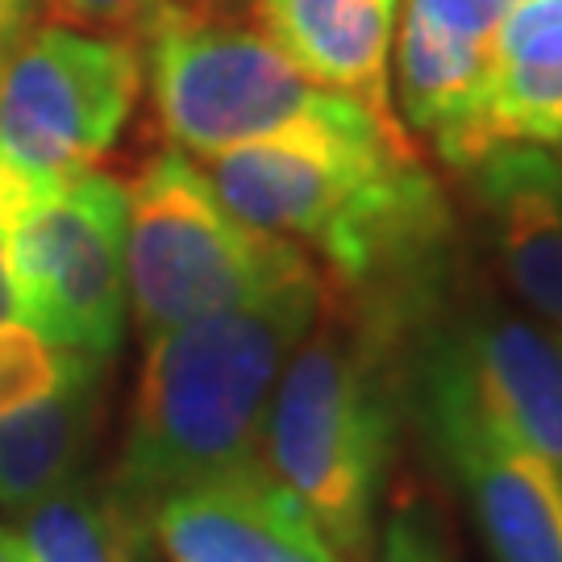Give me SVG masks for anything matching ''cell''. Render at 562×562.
I'll use <instances>...</instances> for the list:
<instances>
[{
	"mask_svg": "<svg viewBox=\"0 0 562 562\" xmlns=\"http://www.w3.org/2000/svg\"><path fill=\"white\" fill-rule=\"evenodd\" d=\"M225 209L322 255L367 308L404 317L446 241V204L401 121L359 101L204 159Z\"/></svg>",
	"mask_w": 562,
	"mask_h": 562,
	"instance_id": "6da1fadb",
	"label": "cell"
},
{
	"mask_svg": "<svg viewBox=\"0 0 562 562\" xmlns=\"http://www.w3.org/2000/svg\"><path fill=\"white\" fill-rule=\"evenodd\" d=\"M325 276H304L146 341L109 483L142 513L183 487L262 462V425L292 350L313 329Z\"/></svg>",
	"mask_w": 562,
	"mask_h": 562,
	"instance_id": "7a4b0ae2",
	"label": "cell"
},
{
	"mask_svg": "<svg viewBox=\"0 0 562 562\" xmlns=\"http://www.w3.org/2000/svg\"><path fill=\"white\" fill-rule=\"evenodd\" d=\"M392 322L346 308L325 283L313 329L292 350L262 425V462L346 562L371 554L375 504L396 442Z\"/></svg>",
	"mask_w": 562,
	"mask_h": 562,
	"instance_id": "3957f363",
	"label": "cell"
},
{
	"mask_svg": "<svg viewBox=\"0 0 562 562\" xmlns=\"http://www.w3.org/2000/svg\"><path fill=\"white\" fill-rule=\"evenodd\" d=\"M317 262L296 241L234 217L183 150H162L125 188V308L142 341L241 304Z\"/></svg>",
	"mask_w": 562,
	"mask_h": 562,
	"instance_id": "277c9868",
	"label": "cell"
},
{
	"mask_svg": "<svg viewBox=\"0 0 562 562\" xmlns=\"http://www.w3.org/2000/svg\"><path fill=\"white\" fill-rule=\"evenodd\" d=\"M142 38V76L159 130L196 159L325 117L350 101L308 80L262 30L217 9L167 13Z\"/></svg>",
	"mask_w": 562,
	"mask_h": 562,
	"instance_id": "5b68a950",
	"label": "cell"
},
{
	"mask_svg": "<svg viewBox=\"0 0 562 562\" xmlns=\"http://www.w3.org/2000/svg\"><path fill=\"white\" fill-rule=\"evenodd\" d=\"M142 92L134 38L80 25L25 30L0 55V162L30 188L92 171Z\"/></svg>",
	"mask_w": 562,
	"mask_h": 562,
	"instance_id": "8992f818",
	"label": "cell"
},
{
	"mask_svg": "<svg viewBox=\"0 0 562 562\" xmlns=\"http://www.w3.org/2000/svg\"><path fill=\"white\" fill-rule=\"evenodd\" d=\"M21 325L59 350L113 359L125 334V183L80 171L34 188L13 229Z\"/></svg>",
	"mask_w": 562,
	"mask_h": 562,
	"instance_id": "52a82bcc",
	"label": "cell"
},
{
	"mask_svg": "<svg viewBox=\"0 0 562 562\" xmlns=\"http://www.w3.org/2000/svg\"><path fill=\"white\" fill-rule=\"evenodd\" d=\"M422 413L492 562H562V480L487 408L450 341L425 359Z\"/></svg>",
	"mask_w": 562,
	"mask_h": 562,
	"instance_id": "ba28073f",
	"label": "cell"
},
{
	"mask_svg": "<svg viewBox=\"0 0 562 562\" xmlns=\"http://www.w3.org/2000/svg\"><path fill=\"white\" fill-rule=\"evenodd\" d=\"M508 142L562 146V0H517L504 13L475 109L438 155L471 171Z\"/></svg>",
	"mask_w": 562,
	"mask_h": 562,
	"instance_id": "9c48e42d",
	"label": "cell"
},
{
	"mask_svg": "<svg viewBox=\"0 0 562 562\" xmlns=\"http://www.w3.org/2000/svg\"><path fill=\"white\" fill-rule=\"evenodd\" d=\"M517 0H401L392 76L413 130L446 142L475 109L492 38Z\"/></svg>",
	"mask_w": 562,
	"mask_h": 562,
	"instance_id": "30bf717a",
	"label": "cell"
},
{
	"mask_svg": "<svg viewBox=\"0 0 562 562\" xmlns=\"http://www.w3.org/2000/svg\"><path fill=\"white\" fill-rule=\"evenodd\" d=\"M471 176L508 283L562 334V159L508 142L487 150Z\"/></svg>",
	"mask_w": 562,
	"mask_h": 562,
	"instance_id": "8fae6325",
	"label": "cell"
},
{
	"mask_svg": "<svg viewBox=\"0 0 562 562\" xmlns=\"http://www.w3.org/2000/svg\"><path fill=\"white\" fill-rule=\"evenodd\" d=\"M259 30L313 83L380 121L392 113V38L401 0H250Z\"/></svg>",
	"mask_w": 562,
	"mask_h": 562,
	"instance_id": "7c38bea8",
	"label": "cell"
},
{
	"mask_svg": "<svg viewBox=\"0 0 562 562\" xmlns=\"http://www.w3.org/2000/svg\"><path fill=\"white\" fill-rule=\"evenodd\" d=\"M104 404L109 359L80 355L46 396L0 413V508L25 513L83 475L104 425Z\"/></svg>",
	"mask_w": 562,
	"mask_h": 562,
	"instance_id": "4fadbf2b",
	"label": "cell"
},
{
	"mask_svg": "<svg viewBox=\"0 0 562 562\" xmlns=\"http://www.w3.org/2000/svg\"><path fill=\"white\" fill-rule=\"evenodd\" d=\"M487 408L562 480V341L517 317H487L446 338Z\"/></svg>",
	"mask_w": 562,
	"mask_h": 562,
	"instance_id": "5bb4252c",
	"label": "cell"
},
{
	"mask_svg": "<svg viewBox=\"0 0 562 562\" xmlns=\"http://www.w3.org/2000/svg\"><path fill=\"white\" fill-rule=\"evenodd\" d=\"M276 487L267 462L192 483L150 508L155 542L171 562H296L276 517Z\"/></svg>",
	"mask_w": 562,
	"mask_h": 562,
	"instance_id": "9a60e30c",
	"label": "cell"
},
{
	"mask_svg": "<svg viewBox=\"0 0 562 562\" xmlns=\"http://www.w3.org/2000/svg\"><path fill=\"white\" fill-rule=\"evenodd\" d=\"M25 562H155L150 513L97 475H76L34 508L18 513Z\"/></svg>",
	"mask_w": 562,
	"mask_h": 562,
	"instance_id": "2e32d148",
	"label": "cell"
},
{
	"mask_svg": "<svg viewBox=\"0 0 562 562\" xmlns=\"http://www.w3.org/2000/svg\"><path fill=\"white\" fill-rule=\"evenodd\" d=\"M76 350H59L30 325H0V413L46 396L76 367Z\"/></svg>",
	"mask_w": 562,
	"mask_h": 562,
	"instance_id": "e0dca14e",
	"label": "cell"
},
{
	"mask_svg": "<svg viewBox=\"0 0 562 562\" xmlns=\"http://www.w3.org/2000/svg\"><path fill=\"white\" fill-rule=\"evenodd\" d=\"M180 9H209V0H50V13L63 25H80L97 34L142 38L150 25Z\"/></svg>",
	"mask_w": 562,
	"mask_h": 562,
	"instance_id": "ac0fdd59",
	"label": "cell"
},
{
	"mask_svg": "<svg viewBox=\"0 0 562 562\" xmlns=\"http://www.w3.org/2000/svg\"><path fill=\"white\" fill-rule=\"evenodd\" d=\"M371 562H454L434 513L417 501H401L380 529Z\"/></svg>",
	"mask_w": 562,
	"mask_h": 562,
	"instance_id": "d6986e66",
	"label": "cell"
},
{
	"mask_svg": "<svg viewBox=\"0 0 562 562\" xmlns=\"http://www.w3.org/2000/svg\"><path fill=\"white\" fill-rule=\"evenodd\" d=\"M30 192L34 188L0 162V325L21 322L18 276H13V229H18L21 204L30 201Z\"/></svg>",
	"mask_w": 562,
	"mask_h": 562,
	"instance_id": "ffe728a7",
	"label": "cell"
},
{
	"mask_svg": "<svg viewBox=\"0 0 562 562\" xmlns=\"http://www.w3.org/2000/svg\"><path fill=\"white\" fill-rule=\"evenodd\" d=\"M276 517H280V529H283L288 550H292V559L296 562H346L338 550H334V542L317 529V521L304 513V504L296 501L283 483L276 487Z\"/></svg>",
	"mask_w": 562,
	"mask_h": 562,
	"instance_id": "44dd1931",
	"label": "cell"
},
{
	"mask_svg": "<svg viewBox=\"0 0 562 562\" xmlns=\"http://www.w3.org/2000/svg\"><path fill=\"white\" fill-rule=\"evenodd\" d=\"M34 9H38V0H0V55L30 30Z\"/></svg>",
	"mask_w": 562,
	"mask_h": 562,
	"instance_id": "7402d4cb",
	"label": "cell"
},
{
	"mask_svg": "<svg viewBox=\"0 0 562 562\" xmlns=\"http://www.w3.org/2000/svg\"><path fill=\"white\" fill-rule=\"evenodd\" d=\"M0 562H25V554H21V542L13 529H0Z\"/></svg>",
	"mask_w": 562,
	"mask_h": 562,
	"instance_id": "603a6c76",
	"label": "cell"
},
{
	"mask_svg": "<svg viewBox=\"0 0 562 562\" xmlns=\"http://www.w3.org/2000/svg\"><path fill=\"white\" fill-rule=\"evenodd\" d=\"M241 4H250V0H209V9H217V13H229V9H241Z\"/></svg>",
	"mask_w": 562,
	"mask_h": 562,
	"instance_id": "cb8c5ba5",
	"label": "cell"
},
{
	"mask_svg": "<svg viewBox=\"0 0 562 562\" xmlns=\"http://www.w3.org/2000/svg\"><path fill=\"white\" fill-rule=\"evenodd\" d=\"M559 341H562V334H559Z\"/></svg>",
	"mask_w": 562,
	"mask_h": 562,
	"instance_id": "d4e9b609",
	"label": "cell"
}]
</instances>
